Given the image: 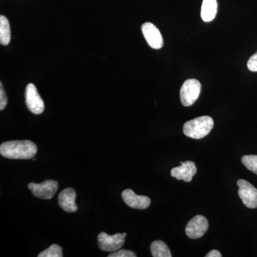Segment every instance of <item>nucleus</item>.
Segmentation results:
<instances>
[{
  "label": "nucleus",
  "instance_id": "nucleus-15",
  "mask_svg": "<svg viewBox=\"0 0 257 257\" xmlns=\"http://www.w3.org/2000/svg\"><path fill=\"white\" fill-rule=\"evenodd\" d=\"M150 250L154 257H172V253L168 246L164 241H155L152 243Z\"/></svg>",
  "mask_w": 257,
  "mask_h": 257
},
{
  "label": "nucleus",
  "instance_id": "nucleus-21",
  "mask_svg": "<svg viewBox=\"0 0 257 257\" xmlns=\"http://www.w3.org/2000/svg\"><path fill=\"white\" fill-rule=\"evenodd\" d=\"M206 257H221L222 255L221 254V253L219 252L218 250H212L210 252L207 253L205 256Z\"/></svg>",
  "mask_w": 257,
  "mask_h": 257
},
{
  "label": "nucleus",
  "instance_id": "nucleus-8",
  "mask_svg": "<svg viewBox=\"0 0 257 257\" xmlns=\"http://www.w3.org/2000/svg\"><path fill=\"white\" fill-rule=\"evenodd\" d=\"M209 228L205 216L197 215L193 217L186 226V234L190 239H199L204 236Z\"/></svg>",
  "mask_w": 257,
  "mask_h": 257
},
{
  "label": "nucleus",
  "instance_id": "nucleus-10",
  "mask_svg": "<svg viewBox=\"0 0 257 257\" xmlns=\"http://www.w3.org/2000/svg\"><path fill=\"white\" fill-rule=\"evenodd\" d=\"M123 200L128 207L137 209H145L150 207L151 200L146 196H140L131 189H125L121 194Z\"/></svg>",
  "mask_w": 257,
  "mask_h": 257
},
{
  "label": "nucleus",
  "instance_id": "nucleus-17",
  "mask_svg": "<svg viewBox=\"0 0 257 257\" xmlns=\"http://www.w3.org/2000/svg\"><path fill=\"white\" fill-rule=\"evenodd\" d=\"M241 162L246 169L257 175V155H245L241 158Z\"/></svg>",
  "mask_w": 257,
  "mask_h": 257
},
{
  "label": "nucleus",
  "instance_id": "nucleus-9",
  "mask_svg": "<svg viewBox=\"0 0 257 257\" xmlns=\"http://www.w3.org/2000/svg\"><path fill=\"white\" fill-rule=\"evenodd\" d=\"M142 32L148 45L155 50H160L164 45L160 30L152 23H146L142 26Z\"/></svg>",
  "mask_w": 257,
  "mask_h": 257
},
{
  "label": "nucleus",
  "instance_id": "nucleus-18",
  "mask_svg": "<svg viewBox=\"0 0 257 257\" xmlns=\"http://www.w3.org/2000/svg\"><path fill=\"white\" fill-rule=\"evenodd\" d=\"M137 255L133 251L130 250H117L114 251L111 254L108 255V257H136Z\"/></svg>",
  "mask_w": 257,
  "mask_h": 257
},
{
  "label": "nucleus",
  "instance_id": "nucleus-16",
  "mask_svg": "<svg viewBox=\"0 0 257 257\" xmlns=\"http://www.w3.org/2000/svg\"><path fill=\"white\" fill-rule=\"evenodd\" d=\"M39 257H62V248L57 244L51 245L38 255Z\"/></svg>",
  "mask_w": 257,
  "mask_h": 257
},
{
  "label": "nucleus",
  "instance_id": "nucleus-12",
  "mask_svg": "<svg viewBox=\"0 0 257 257\" xmlns=\"http://www.w3.org/2000/svg\"><path fill=\"white\" fill-rule=\"evenodd\" d=\"M76 197H77V194L74 189L72 188L64 189L59 195V205L67 212H75L78 209L75 203Z\"/></svg>",
  "mask_w": 257,
  "mask_h": 257
},
{
  "label": "nucleus",
  "instance_id": "nucleus-4",
  "mask_svg": "<svg viewBox=\"0 0 257 257\" xmlns=\"http://www.w3.org/2000/svg\"><path fill=\"white\" fill-rule=\"evenodd\" d=\"M124 238V234L120 233L111 236L105 232H101L98 235V244L102 251L114 252L122 247Z\"/></svg>",
  "mask_w": 257,
  "mask_h": 257
},
{
  "label": "nucleus",
  "instance_id": "nucleus-3",
  "mask_svg": "<svg viewBox=\"0 0 257 257\" xmlns=\"http://www.w3.org/2000/svg\"><path fill=\"white\" fill-rule=\"evenodd\" d=\"M201 92V84L197 79H187L180 89V99L185 106H192L199 97Z\"/></svg>",
  "mask_w": 257,
  "mask_h": 257
},
{
  "label": "nucleus",
  "instance_id": "nucleus-7",
  "mask_svg": "<svg viewBox=\"0 0 257 257\" xmlns=\"http://www.w3.org/2000/svg\"><path fill=\"white\" fill-rule=\"evenodd\" d=\"M25 103L29 110L35 114H40L45 110V103L37 92L35 84H29L25 90Z\"/></svg>",
  "mask_w": 257,
  "mask_h": 257
},
{
  "label": "nucleus",
  "instance_id": "nucleus-1",
  "mask_svg": "<svg viewBox=\"0 0 257 257\" xmlns=\"http://www.w3.org/2000/svg\"><path fill=\"white\" fill-rule=\"evenodd\" d=\"M37 152L36 145L29 140L6 142L0 146L2 156L13 160H30Z\"/></svg>",
  "mask_w": 257,
  "mask_h": 257
},
{
  "label": "nucleus",
  "instance_id": "nucleus-20",
  "mask_svg": "<svg viewBox=\"0 0 257 257\" xmlns=\"http://www.w3.org/2000/svg\"><path fill=\"white\" fill-rule=\"evenodd\" d=\"M247 67L251 72H257V52L248 60Z\"/></svg>",
  "mask_w": 257,
  "mask_h": 257
},
{
  "label": "nucleus",
  "instance_id": "nucleus-6",
  "mask_svg": "<svg viewBox=\"0 0 257 257\" xmlns=\"http://www.w3.org/2000/svg\"><path fill=\"white\" fill-rule=\"evenodd\" d=\"M58 182L55 180L45 181L40 184L30 183L28 184V188L31 191L35 197L43 199H50L55 196L58 189Z\"/></svg>",
  "mask_w": 257,
  "mask_h": 257
},
{
  "label": "nucleus",
  "instance_id": "nucleus-23",
  "mask_svg": "<svg viewBox=\"0 0 257 257\" xmlns=\"http://www.w3.org/2000/svg\"><path fill=\"white\" fill-rule=\"evenodd\" d=\"M35 160H36V159H35V158H32V160H33V161H35Z\"/></svg>",
  "mask_w": 257,
  "mask_h": 257
},
{
  "label": "nucleus",
  "instance_id": "nucleus-22",
  "mask_svg": "<svg viewBox=\"0 0 257 257\" xmlns=\"http://www.w3.org/2000/svg\"><path fill=\"white\" fill-rule=\"evenodd\" d=\"M123 234H124V236H126V233H123Z\"/></svg>",
  "mask_w": 257,
  "mask_h": 257
},
{
  "label": "nucleus",
  "instance_id": "nucleus-14",
  "mask_svg": "<svg viewBox=\"0 0 257 257\" xmlns=\"http://www.w3.org/2000/svg\"><path fill=\"white\" fill-rule=\"evenodd\" d=\"M11 40V30L9 21L6 17L0 16V43L2 45L7 46Z\"/></svg>",
  "mask_w": 257,
  "mask_h": 257
},
{
  "label": "nucleus",
  "instance_id": "nucleus-19",
  "mask_svg": "<svg viewBox=\"0 0 257 257\" xmlns=\"http://www.w3.org/2000/svg\"><path fill=\"white\" fill-rule=\"evenodd\" d=\"M0 85H1V88H0V110H3L8 104V97H7L6 93H5L2 83Z\"/></svg>",
  "mask_w": 257,
  "mask_h": 257
},
{
  "label": "nucleus",
  "instance_id": "nucleus-2",
  "mask_svg": "<svg viewBox=\"0 0 257 257\" xmlns=\"http://www.w3.org/2000/svg\"><path fill=\"white\" fill-rule=\"evenodd\" d=\"M214 126V120L210 116H202L187 121L184 125V135L194 140L205 138Z\"/></svg>",
  "mask_w": 257,
  "mask_h": 257
},
{
  "label": "nucleus",
  "instance_id": "nucleus-11",
  "mask_svg": "<svg viewBox=\"0 0 257 257\" xmlns=\"http://www.w3.org/2000/svg\"><path fill=\"white\" fill-rule=\"evenodd\" d=\"M197 167L194 162L187 161L185 162H181L179 167L172 169L171 171V175L179 180L189 182L192 180V177L197 173Z\"/></svg>",
  "mask_w": 257,
  "mask_h": 257
},
{
  "label": "nucleus",
  "instance_id": "nucleus-5",
  "mask_svg": "<svg viewBox=\"0 0 257 257\" xmlns=\"http://www.w3.org/2000/svg\"><path fill=\"white\" fill-rule=\"evenodd\" d=\"M239 187L238 194L243 204L249 209L257 208V189L244 179H239L237 182Z\"/></svg>",
  "mask_w": 257,
  "mask_h": 257
},
{
  "label": "nucleus",
  "instance_id": "nucleus-13",
  "mask_svg": "<svg viewBox=\"0 0 257 257\" xmlns=\"http://www.w3.org/2000/svg\"><path fill=\"white\" fill-rule=\"evenodd\" d=\"M217 12L216 0H203L201 17L206 23L212 21Z\"/></svg>",
  "mask_w": 257,
  "mask_h": 257
}]
</instances>
